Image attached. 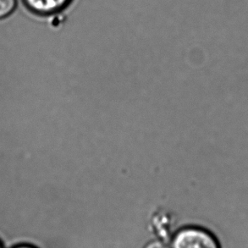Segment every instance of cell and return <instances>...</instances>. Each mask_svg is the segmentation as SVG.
I'll use <instances>...</instances> for the list:
<instances>
[{
	"label": "cell",
	"instance_id": "cell-1",
	"mask_svg": "<svg viewBox=\"0 0 248 248\" xmlns=\"http://www.w3.org/2000/svg\"><path fill=\"white\" fill-rule=\"evenodd\" d=\"M170 248H222L215 233L204 226L186 225L174 232L170 239Z\"/></svg>",
	"mask_w": 248,
	"mask_h": 248
},
{
	"label": "cell",
	"instance_id": "cell-2",
	"mask_svg": "<svg viewBox=\"0 0 248 248\" xmlns=\"http://www.w3.org/2000/svg\"><path fill=\"white\" fill-rule=\"evenodd\" d=\"M72 0H23L29 10L41 16H50L64 10Z\"/></svg>",
	"mask_w": 248,
	"mask_h": 248
},
{
	"label": "cell",
	"instance_id": "cell-3",
	"mask_svg": "<svg viewBox=\"0 0 248 248\" xmlns=\"http://www.w3.org/2000/svg\"><path fill=\"white\" fill-rule=\"evenodd\" d=\"M16 5L17 0H0V20L9 16Z\"/></svg>",
	"mask_w": 248,
	"mask_h": 248
},
{
	"label": "cell",
	"instance_id": "cell-4",
	"mask_svg": "<svg viewBox=\"0 0 248 248\" xmlns=\"http://www.w3.org/2000/svg\"><path fill=\"white\" fill-rule=\"evenodd\" d=\"M142 248H170V242L164 240V239L155 238L149 240Z\"/></svg>",
	"mask_w": 248,
	"mask_h": 248
},
{
	"label": "cell",
	"instance_id": "cell-5",
	"mask_svg": "<svg viewBox=\"0 0 248 248\" xmlns=\"http://www.w3.org/2000/svg\"><path fill=\"white\" fill-rule=\"evenodd\" d=\"M40 248L37 246L31 244V243H20L18 245L14 246L13 248Z\"/></svg>",
	"mask_w": 248,
	"mask_h": 248
},
{
	"label": "cell",
	"instance_id": "cell-6",
	"mask_svg": "<svg viewBox=\"0 0 248 248\" xmlns=\"http://www.w3.org/2000/svg\"><path fill=\"white\" fill-rule=\"evenodd\" d=\"M0 248H3V244H2V242L0 241Z\"/></svg>",
	"mask_w": 248,
	"mask_h": 248
}]
</instances>
